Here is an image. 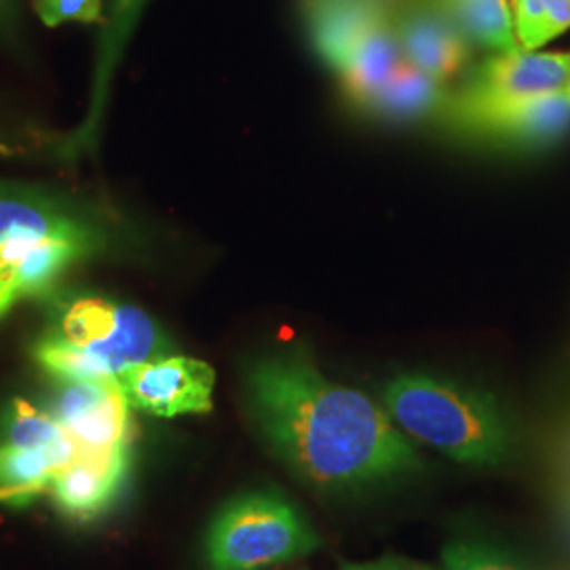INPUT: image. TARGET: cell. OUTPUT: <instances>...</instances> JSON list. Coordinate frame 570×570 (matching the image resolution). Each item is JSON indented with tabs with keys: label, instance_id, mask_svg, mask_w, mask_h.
I'll use <instances>...</instances> for the list:
<instances>
[{
	"label": "cell",
	"instance_id": "cell-10",
	"mask_svg": "<svg viewBox=\"0 0 570 570\" xmlns=\"http://www.w3.org/2000/svg\"><path fill=\"white\" fill-rule=\"evenodd\" d=\"M131 449L79 452L47 487L53 505L75 522H94L112 510L129 482Z\"/></svg>",
	"mask_w": 570,
	"mask_h": 570
},
{
	"label": "cell",
	"instance_id": "cell-19",
	"mask_svg": "<svg viewBox=\"0 0 570 570\" xmlns=\"http://www.w3.org/2000/svg\"><path fill=\"white\" fill-rule=\"evenodd\" d=\"M70 463L58 452L0 444V489H20L35 497L47 494L51 475Z\"/></svg>",
	"mask_w": 570,
	"mask_h": 570
},
{
	"label": "cell",
	"instance_id": "cell-20",
	"mask_svg": "<svg viewBox=\"0 0 570 570\" xmlns=\"http://www.w3.org/2000/svg\"><path fill=\"white\" fill-rule=\"evenodd\" d=\"M35 11L49 28L66 21L104 23V0H35Z\"/></svg>",
	"mask_w": 570,
	"mask_h": 570
},
{
	"label": "cell",
	"instance_id": "cell-6",
	"mask_svg": "<svg viewBox=\"0 0 570 570\" xmlns=\"http://www.w3.org/2000/svg\"><path fill=\"white\" fill-rule=\"evenodd\" d=\"M539 96H570V51L492 53L469 70L468 79L440 117L444 121Z\"/></svg>",
	"mask_w": 570,
	"mask_h": 570
},
{
	"label": "cell",
	"instance_id": "cell-14",
	"mask_svg": "<svg viewBox=\"0 0 570 570\" xmlns=\"http://www.w3.org/2000/svg\"><path fill=\"white\" fill-rule=\"evenodd\" d=\"M450 94L446 82L438 81L410 63H402L385 85H381L355 108L367 119L381 122L423 121L442 115Z\"/></svg>",
	"mask_w": 570,
	"mask_h": 570
},
{
	"label": "cell",
	"instance_id": "cell-11",
	"mask_svg": "<svg viewBox=\"0 0 570 570\" xmlns=\"http://www.w3.org/2000/svg\"><path fill=\"white\" fill-rule=\"evenodd\" d=\"M454 131L505 146H548L570 131V96H539L446 121Z\"/></svg>",
	"mask_w": 570,
	"mask_h": 570
},
{
	"label": "cell",
	"instance_id": "cell-9",
	"mask_svg": "<svg viewBox=\"0 0 570 570\" xmlns=\"http://www.w3.org/2000/svg\"><path fill=\"white\" fill-rule=\"evenodd\" d=\"M389 16L404 61L438 81L461 75L473 42L438 0H389Z\"/></svg>",
	"mask_w": 570,
	"mask_h": 570
},
{
	"label": "cell",
	"instance_id": "cell-2",
	"mask_svg": "<svg viewBox=\"0 0 570 570\" xmlns=\"http://www.w3.org/2000/svg\"><path fill=\"white\" fill-rule=\"evenodd\" d=\"M167 355H174V343L153 315L102 296L68 303L32 345L35 362L53 381L117 379Z\"/></svg>",
	"mask_w": 570,
	"mask_h": 570
},
{
	"label": "cell",
	"instance_id": "cell-22",
	"mask_svg": "<svg viewBox=\"0 0 570 570\" xmlns=\"http://www.w3.org/2000/svg\"><path fill=\"white\" fill-rule=\"evenodd\" d=\"M338 570H433L402 556H383L372 562H341Z\"/></svg>",
	"mask_w": 570,
	"mask_h": 570
},
{
	"label": "cell",
	"instance_id": "cell-5",
	"mask_svg": "<svg viewBox=\"0 0 570 570\" xmlns=\"http://www.w3.org/2000/svg\"><path fill=\"white\" fill-rule=\"evenodd\" d=\"M322 546L308 520L275 490L245 492L225 503L205 537L209 570H263Z\"/></svg>",
	"mask_w": 570,
	"mask_h": 570
},
{
	"label": "cell",
	"instance_id": "cell-25",
	"mask_svg": "<svg viewBox=\"0 0 570 570\" xmlns=\"http://www.w3.org/2000/svg\"><path fill=\"white\" fill-rule=\"evenodd\" d=\"M562 468L570 478V429L564 433V440H562Z\"/></svg>",
	"mask_w": 570,
	"mask_h": 570
},
{
	"label": "cell",
	"instance_id": "cell-4",
	"mask_svg": "<svg viewBox=\"0 0 570 570\" xmlns=\"http://www.w3.org/2000/svg\"><path fill=\"white\" fill-rule=\"evenodd\" d=\"M306 32L343 82L346 100L364 102L404 63L389 0H305Z\"/></svg>",
	"mask_w": 570,
	"mask_h": 570
},
{
	"label": "cell",
	"instance_id": "cell-7",
	"mask_svg": "<svg viewBox=\"0 0 570 570\" xmlns=\"http://www.w3.org/2000/svg\"><path fill=\"white\" fill-rule=\"evenodd\" d=\"M47 410L66 429L79 452H112L134 444V407L117 379L56 381Z\"/></svg>",
	"mask_w": 570,
	"mask_h": 570
},
{
	"label": "cell",
	"instance_id": "cell-3",
	"mask_svg": "<svg viewBox=\"0 0 570 570\" xmlns=\"http://www.w3.org/2000/svg\"><path fill=\"white\" fill-rule=\"evenodd\" d=\"M391 421L407 435L468 465H499L510 431L489 393L428 374H402L383 391Z\"/></svg>",
	"mask_w": 570,
	"mask_h": 570
},
{
	"label": "cell",
	"instance_id": "cell-13",
	"mask_svg": "<svg viewBox=\"0 0 570 570\" xmlns=\"http://www.w3.org/2000/svg\"><path fill=\"white\" fill-rule=\"evenodd\" d=\"M94 226L79 212L32 188L0 184V244L13 237L94 235Z\"/></svg>",
	"mask_w": 570,
	"mask_h": 570
},
{
	"label": "cell",
	"instance_id": "cell-15",
	"mask_svg": "<svg viewBox=\"0 0 570 570\" xmlns=\"http://www.w3.org/2000/svg\"><path fill=\"white\" fill-rule=\"evenodd\" d=\"M146 0H110L108 4V18H104L102 37H100V51L94 72V87H91V104L87 119L82 121L77 138L70 146L77 150H85L96 142L98 127L102 122L104 104L108 96V87L112 72L117 70V63L121 60L122 49L129 41L136 21L140 18Z\"/></svg>",
	"mask_w": 570,
	"mask_h": 570
},
{
	"label": "cell",
	"instance_id": "cell-1",
	"mask_svg": "<svg viewBox=\"0 0 570 570\" xmlns=\"http://www.w3.org/2000/svg\"><path fill=\"white\" fill-rule=\"evenodd\" d=\"M244 385L268 449L315 489H357L423 468L385 406L327 381L305 351L254 360Z\"/></svg>",
	"mask_w": 570,
	"mask_h": 570
},
{
	"label": "cell",
	"instance_id": "cell-26",
	"mask_svg": "<svg viewBox=\"0 0 570 570\" xmlns=\"http://www.w3.org/2000/svg\"><path fill=\"white\" fill-rule=\"evenodd\" d=\"M11 11V0H0V21L4 20Z\"/></svg>",
	"mask_w": 570,
	"mask_h": 570
},
{
	"label": "cell",
	"instance_id": "cell-24",
	"mask_svg": "<svg viewBox=\"0 0 570 570\" xmlns=\"http://www.w3.org/2000/svg\"><path fill=\"white\" fill-rule=\"evenodd\" d=\"M32 499H35V494H32V492H26V490L0 489V505H2V503H16V505H21V503H30Z\"/></svg>",
	"mask_w": 570,
	"mask_h": 570
},
{
	"label": "cell",
	"instance_id": "cell-18",
	"mask_svg": "<svg viewBox=\"0 0 570 570\" xmlns=\"http://www.w3.org/2000/svg\"><path fill=\"white\" fill-rule=\"evenodd\" d=\"M513 35L524 51H539L570 30V0H511Z\"/></svg>",
	"mask_w": 570,
	"mask_h": 570
},
{
	"label": "cell",
	"instance_id": "cell-23",
	"mask_svg": "<svg viewBox=\"0 0 570 570\" xmlns=\"http://www.w3.org/2000/svg\"><path fill=\"white\" fill-rule=\"evenodd\" d=\"M20 298V292L13 284V279L4 271H0V320L11 311V306L16 305Z\"/></svg>",
	"mask_w": 570,
	"mask_h": 570
},
{
	"label": "cell",
	"instance_id": "cell-16",
	"mask_svg": "<svg viewBox=\"0 0 570 570\" xmlns=\"http://www.w3.org/2000/svg\"><path fill=\"white\" fill-rule=\"evenodd\" d=\"M0 444L51 450L68 461L79 454L72 438L47 407L35 406L21 397L11 400L0 412Z\"/></svg>",
	"mask_w": 570,
	"mask_h": 570
},
{
	"label": "cell",
	"instance_id": "cell-17",
	"mask_svg": "<svg viewBox=\"0 0 570 570\" xmlns=\"http://www.w3.org/2000/svg\"><path fill=\"white\" fill-rule=\"evenodd\" d=\"M475 47L490 53L520 49L513 35L510 0H438Z\"/></svg>",
	"mask_w": 570,
	"mask_h": 570
},
{
	"label": "cell",
	"instance_id": "cell-21",
	"mask_svg": "<svg viewBox=\"0 0 570 570\" xmlns=\"http://www.w3.org/2000/svg\"><path fill=\"white\" fill-rule=\"evenodd\" d=\"M442 562L446 570H518L494 551L471 543H452L442 551Z\"/></svg>",
	"mask_w": 570,
	"mask_h": 570
},
{
	"label": "cell",
	"instance_id": "cell-8",
	"mask_svg": "<svg viewBox=\"0 0 570 570\" xmlns=\"http://www.w3.org/2000/svg\"><path fill=\"white\" fill-rule=\"evenodd\" d=\"M117 383L134 410L176 419L212 410L216 372L202 360L174 353L125 370Z\"/></svg>",
	"mask_w": 570,
	"mask_h": 570
},
{
	"label": "cell",
	"instance_id": "cell-12",
	"mask_svg": "<svg viewBox=\"0 0 570 570\" xmlns=\"http://www.w3.org/2000/svg\"><path fill=\"white\" fill-rule=\"evenodd\" d=\"M98 245V233L13 237L0 244V271L13 279L21 298H39Z\"/></svg>",
	"mask_w": 570,
	"mask_h": 570
}]
</instances>
